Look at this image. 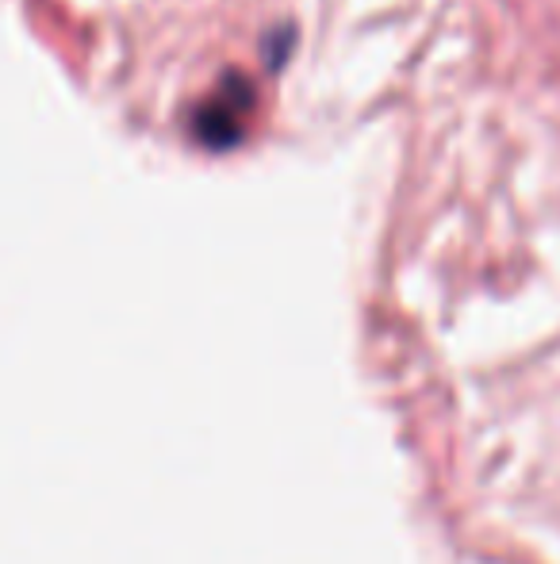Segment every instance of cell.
<instances>
[{
  "label": "cell",
  "mask_w": 560,
  "mask_h": 564,
  "mask_svg": "<svg viewBox=\"0 0 560 564\" xmlns=\"http://www.w3.org/2000/svg\"><path fill=\"white\" fill-rule=\"evenodd\" d=\"M254 105V89L246 77L227 74L216 97L196 108V139L208 142L211 150H231L246 134V112Z\"/></svg>",
  "instance_id": "obj_1"
}]
</instances>
